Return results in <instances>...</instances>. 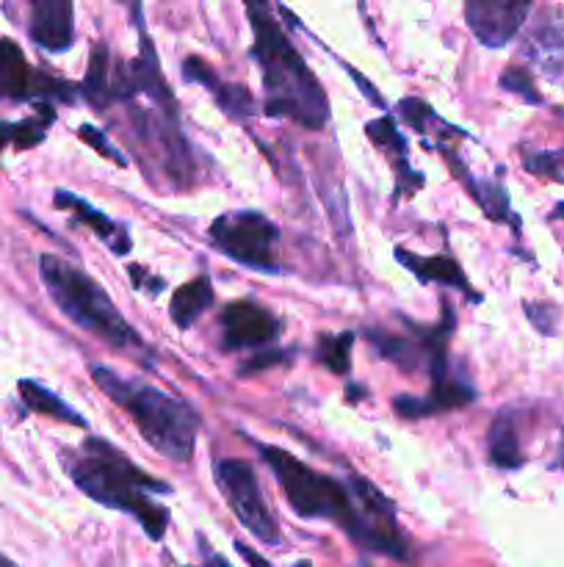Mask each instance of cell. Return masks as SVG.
Here are the masks:
<instances>
[{
  "mask_svg": "<svg viewBox=\"0 0 564 567\" xmlns=\"http://www.w3.org/2000/svg\"><path fill=\"white\" fill-rule=\"evenodd\" d=\"M66 474L77 491L103 507L133 515L149 540H160L169 526V513L155 502L171 491L166 482L144 474L133 460L108 441L88 437L77 452L66 454Z\"/></svg>",
  "mask_w": 564,
  "mask_h": 567,
  "instance_id": "cell-2",
  "label": "cell"
},
{
  "mask_svg": "<svg viewBox=\"0 0 564 567\" xmlns=\"http://www.w3.org/2000/svg\"><path fill=\"white\" fill-rule=\"evenodd\" d=\"M194 567H230V565H227V559L216 557V554H208V559H205V565H194Z\"/></svg>",
  "mask_w": 564,
  "mask_h": 567,
  "instance_id": "cell-33",
  "label": "cell"
},
{
  "mask_svg": "<svg viewBox=\"0 0 564 567\" xmlns=\"http://www.w3.org/2000/svg\"><path fill=\"white\" fill-rule=\"evenodd\" d=\"M213 282H210L208 275H199L194 277V280H188L186 286L177 288L175 293H171V321H175L180 330H188V327H194V321L199 319V316L205 313V310H210V305H213Z\"/></svg>",
  "mask_w": 564,
  "mask_h": 567,
  "instance_id": "cell-17",
  "label": "cell"
},
{
  "mask_svg": "<svg viewBox=\"0 0 564 567\" xmlns=\"http://www.w3.org/2000/svg\"><path fill=\"white\" fill-rule=\"evenodd\" d=\"M92 380L111 402L133 419L144 441L171 463L194 457L199 435V413L182 399L142 380L119 377L108 365H92Z\"/></svg>",
  "mask_w": 564,
  "mask_h": 567,
  "instance_id": "cell-4",
  "label": "cell"
},
{
  "mask_svg": "<svg viewBox=\"0 0 564 567\" xmlns=\"http://www.w3.org/2000/svg\"><path fill=\"white\" fill-rule=\"evenodd\" d=\"M39 275H42V282L44 288H48L50 299L55 302V308H59L72 324L92 332L94 338L105 341L108 347L122 349V352L144 349L138 332L122 319L114 299L105 293V288L100 286L92 275H86V271L77 269L75 264L50 252H44L42 258H39Z\"/></svg>",
  "mask_w": 564,
  "mask_h": 567,
  "instance_id": "cell-5",
  "label": "cell"
},
{
  "mask_svg": "<svg viewBox=\"0 0 564 567\" xmlns=\"http://www.w3.org/2000/svg\"><path fill=\"white\" fill-rule=\"evenodd\" d=\"M77 136H81L86 144H92V147L97 150V153L103 155V158L114 161L116 166H127V158H122L119 150H116L114 144H111L108 138H105V133H100L94 125H81V127H77Z\"/></svg>",
  "mask_w": 564,
  "mask_h": 567,
  "instance_id": "cell-26",
  "label": "cell"
},
{
  "mask_svg": "<svg viewBox=\"0 0 564 567\" xmlns=\"http://www.w3.org/2000/svg\"><path fill=\"white\" fill-rule=\"evenodd\" d=\"M53 203H55V208L70 210L72 219H75L77 225L88 227V230H92L94 236H97L100 241H103L114 255H119L122 258V255L130 252V233H127V227H122L119 221L111 219V216H105L103 210L94 208L88 199L59 188V192L53 194Z\"/></svg>",
  "mask_w": 564,
  "mask_h": 567,
  "instance_id": "cell-14",
  "label": "cell"
},
{
  "mask_svg": "<svg viewBox=\"0 0 564 567\" xmlns=\"http://www.w3.org/2000/svg\"><path fill=\"white\" fill-rule=\"evenodd\" d=\"M553 214H556V216H564V205H558V208L553 210Z\"/></svg>",
  "mask_w": 564,
  "mask_h": 567,
  "instance_id": "cell-35",
  "label": "cell"
},
{
  "mask_svg": "<svg viewBox=\"0 0 564 567\" xmlns=\"http://www.w3.org/2000/svg\"><path fill=\"white\" fill-rule=\"evenodd\" d=\"M182 78L208 89V92L213 94L216 103L221 105V111H224L227 116H232V120L243 122L247 116L254 114V109H258V105H254V97L247 92V86L224 83L216 75L213 66H208L202 59H197V55L186 59V64H182Z\"/></svg>",
  "mask_w": 564,
  "mask_h": 567,
  "instance_id": "cell-15",
  "label": "cell"
},
{
  "mask_svg": "<svg viewBox=\"0 0 564 567\" xmlns=\"http://www.w3.org/2000/svg\"><path fill=\"white\" fill-rule=\"evenodd\" d=\"M83 94L88 103L94 105H111L122 103V100L136 94V83H133L130 66L119 64L111 55L108 44H97L92 50V61H88V75L83 81Z\"/></svg>",
  "mask_w": 564,
  "mask_h": 567,
  "instance_id": "cell-12",
  "label": "cell"
},
{
  "mask_svg": "<svg viewBox=\"0 0 564 567\" xmlns=\"http://www.w3.org/2000/svg\"><path fill=\"white\" fill-rule=\"evenodd\" d=\"M0 567H20L17 563H11L9 557H6V554H0Z\"/></svg>",
  "mask_w": 564,
  "mask_h": 567,
  "instance_id": "cell-34",
  "label": "cell"
},
{
  "mask_svg": "<svg viewBox=\"0 0 564 567\" xmlns=\"http://www.w3.org/2000/svg\"><path fill=\"white\" fill-rule=\"evenodd\" d=\"M17 391H20V402L25 404L31 413L50 415L55 421H64V424L72 426H86V419H83L77 410H72L59 393H53L50 388H44L42 382L36 380H20L17 382Z\"/></svg>",
  "mask_w": 564,
  "mask_h": 567,
  "instance_id": "cell-18",
  "label": "cell"
},
{
  "mask_svg": "<svg viewBox=\"0 0 564 567\" xmlns=\"http://www.w3.org/2000/svg\"><path fill=\"white\" fill-rule=\"evenodd\" d=\"M352 343H354L352 332H341V336H321L315 354H318V360L326 365V369L335 371L337 377H346L348 371H352Z\"/></svg>",
  "mask_w": 564,
  "mask_h": 567,
  "instance_id": "cell-23",
  "label": "cell"
},
{
  "mask_svg": "<svg viewBox=\"0 0 564 567\" xmlns=\"http://www.w3.org/2000/svg\"><path fill=\"white\" fill-rule=\"evenodd\" d=\"M247 17L254 33L252 59L258 61L263 75V111L310 131H321L330 120V100L318 78L263 3L247 6Z\"/></svg>",
  "mask_w": 564,
  "mask_h": 567,
  "instance_id": "cell-3",
  "label": "cell"
},
{
  "mask_svg": "<svg viewBox=\"0 0 564 567\" xmlns=\"http://www.w3.org/2000/svg\"><path fill=\"white\" fill-rule=\"evenodd\" d=\"M420 343L409 341V338H401V336H385V332H368V343H374L376 349H379L382 358L393 360V363L398 365V369L404 371H412L415 365L420 363V352H429L431 347V332H420L418 338Z\"/></svg>",
  "mask_w": 564,
  "mask_h": 567,
  "instance_id": "cell-21",
  "label": "cell"
},
{
  "mask_svg": "<svg viewBox=\"0 0 564 567\" xmlns=\"http://www.w3.org/2000/svg\"><path fill=\"white\" fill-rule=\"evenodd\" d=\"M525 313H529V319L540 327V332L553 336V310L551 308H542V305H525Z\"/></svg>",
  "mask_w": 564,
  "mask_h": 567,
  "instance_id": "cell-29",
  "label": "cell"
},
{
  "mask_svg": "<svg viewBox=\"0 0 564 567\" xmlns=\"http://www.w3.org/2000/svg\"><path fill=\"white\" fill-rule=\"evenodd\" d=\"M529 3H509V0H470L464 3V20L473 37L484 48H503L518 37L529 17Z\"/></svg>",
  "mask_w": 564,
  "mask_h": 567,
  "instance_id": "cell-11",
  "label": "cell"
},
{
  "mask_svg": "<svg viewBox=\"0 0 564 567\" xmlns=\"http://www.w3.org/2000/svg\"><path fill=\"white\" fill-rule=\"evenodd\" d=\"M28 33L48 53H64L75 42V9L66 0H36L31 3Z\"/></svg>",
  "mask_w": 564,
  "mask_h": 567,
  "instance_id": "cell-13",
  "label": "cell"
},
{
  "mask_svg": "<svg viewBox=\"0 0 564 567\" xmlns=\"http://www.w3.org/2000/svg\"><path fill=\"white\" fill-rule=\"evenodd\" d=\"M501 86L506 89V92L523 97L525 103H531V105L542 103L540 94L534 92V81H531V75L523 70V66H509V70L501 75Z\"/></svg>",
  "mask_w": 564,
  "mask_h": 567,
  "instance_id": "cell-25",
  "label": "cell"
},
{
  "mask_svg": "<svg viewBox=\"0 0 564 567\" xmlns=\"http://www.w3.org/2000/svg\"><path fill=\"white\" fill-rule=\"evenodd\" d=\"M236 551H238V554H241V557H243V559H247V563H249V567H271L269 563H265V559H263V557H258V554H254V551H252V548H249V546H243V543H236Z\"/></svg>",
  "mask_w": 564,
  "mask_h": 567,
  "instance_id": "cell-31",
  "label": "cell"
},
{
  "mask_svg": "<svg viewBox=\"0 0 564 567\" xmlns=\"http://www.w3.org/2000/svg\"><path fill=\"white\" fill-rule=\"evenodd\" d=\"M398 114H401L404 122H407L409 127H415L418 133L426 131V122L435 120V111H431L424 100H415V97L401 100V103H398Z\"/></svg>",
  "mask_w": 564,
  "mask_h": 567,
  "instance_id": "cell-27",
  "label": "cell"
},
{
  "mask_svg": "<svg viewBox=\"0 0 564 567\" xmlns=\"http://www.w3.org/2000/svg\"><path fill=\"white\" fill-rule=\"evenodd\" d=\"M210 241L236 264L247 266V269L265 271V275H276V258L274 247L280 241V227L260 210H230L221 214L219 219L210 221L208 230Z\"/></svg>",
  "mask_w": 564,
  "mask_h": 567,
  "instance_id": "cell-6",
  "label": "cell"
},
{
  "mask_svg": "<svg viewBox=\"0 0 564 567\" xmlns=\"http://www.w3.org/2000/svg\"><path fill=\"white\" fill-rule=\"evenodd\" d=\"M523 166L534 175L551 177V181H564V150H545V153H525Z\"/></svg>",
  "mask_w": 564,
  "mask_h": 567,
  "instance_id": "cell-24",
  "label": "cell"
},
{
  "mask_svg": "<svg viewBox=\"0 0 564 567\" xmlns=\"http://www.w3.org/2000/svg\"><path fill=\"white\" fill-rule=\"evenodd\" d=\"M17 138V122H0V150L6 147V144H14Z\"/></svg>",
  "mask_w": 564,
  "mask_h": 567,
  "instance_id": "cell-32",
  "label": "cell"
},
{
  "mask_svg": "<svg viewBox=\"0 0 564 567\" xmlns=\"http://www.w3.org/2000/svg\"><path fill=\"white\" fill-rule=\"evenodd\" d=\"M258 452L299 518L332 520L357 546L396 559L407 557V537L398 526L396 507L370 482L354 474L348 480H332L269 443H258Z\"/></svg>",
  "mask_w": 564,
  "mask_h": 567,
  "instance_id": "cell-1",
  "label": "cell"
},
{
  "mask_svg": "<svg viewBox=\"0 0 564 567\" xmlns=\"http://www.w3.org/2000/svg\"><path fill=\"white\" fill-rule=\"evenodd\" d=\"M529 55L553 81H564V25H545L531 37Z\"/></svg>",
  "mask_w": 564,
  "mask_h": 567,
  "instance_id": "cell-20",
  "label": "cell"
},
{
  "mask_svg": "<svg viewBox=\"0 0 564 567\" xmlns=\"http://www.w3.org/2000/svg\"><path fill=\"white\" fill-rule=\"evenodd\" d=\"M293 358V349H285V352H280V349H274V352H263V354H252V358L247 360L243 365H238V377H252L258 374V371L269 369V365H282L288 363V360Z\"/></svg>",
  "mask_w": 564,
  "mask_h": 567,
  "instance_id": "cell-28",
  "label": "cell"
},
{
  "mask_svg": "<svg viewBox=\"0 0 564 567\" xmlns=\"http://www.w3.org/2000/svg\"><path fill=\"white\" fill-rule=\"evenodd\" d=\"M453 330V313L451 305H448V319L446 327H437L435 338H431V349H429V369H431V391L429 396L424 399H412V396H398L393 402L398 415L404 419H424V415H435V413H446V410L453 408H464L476 399L473 385H468L464 380H453L448 374V358H446V341Z\"/></svg>",
  "mask_w": 564,
  "mask_h": 567,
  "instance_id": "cell-8",
  "label": "cell"
},
{
  "mask_svg": "<svg viewBox=\"0 0 564 567\" xmlns=\"http://www.w3.org/2000/svg\"><path fill=\"white\" fill-rule=\"evenodd\" d=\"M53 97L70 100V92L61 81L36 72L28 64L25 53L14 39H0V97L9 100H31V97Z\"/></svg>",
  "mask_w": 564,
  "mask_h": 567,
  "instance_id": "cell-10",
  "label": "cell"
},
{
  "mask_svg": "<svg viewBox=\"0 0 564 567\" xmlns=\"http://www.w3.org/2000/svg\"><path fill=\"white\" fill-rule=\"evenodd\" d=\"M130 277H133V282H136V288L138 291H149L147 286H153V291L155 293H160L164 291V280H160V277H153V275H147V271L142 269V266H130Z\"/></svg>",
  "mask_w": 564,
  "mask_h": 567,
  "instance_id": "cell-30",
  "label": "cell"
},
{
  "mask_svg": "<svg viewBox=\"0 0 564 567\" xmlns=\"http://www.w3.org/2000/svg\"><path fill=\"white\" fill-rule=\"evenodd\" d=\"M213 480L221 491V498L243 529L252 532L260 543H269V546H276L282 540L280 526H276V518L265 504L252 465L243 463V460H219L213 465Z\"/></svg>",
  "mask_w": 564,
  "mask_h": 567,
  "instance_id": "cell-7",
  "label": "cell"
},
{
  "mask_svg": "<svg viewBox=\"0 0 564 567\" xmlns=\"http://www.w3.org/2000/svg\"><path fill=\"white\" fill-rule=\"evenodd\" d=\"M219 324L221 347L230 349V352L269 347L282 332L280 316H274L265 305L252 302V299H238V302L227 305L219 316Z\"/></svg>",
  "mask_w": 564,
  "mask_h": 567,
  "instance_id": "cell-9",
  "label": "cell"
},
{
  "mask_svg": "<svg viewBox=\"0 0 564 567\" xmlns=\"http://www.w3.org/2000/svg\"><path fill=\"white\" fill-rule=\"evenodd\" d=\"M365 133H368L370 142L376 144V147H382L385 153H390V158H396V166H398V181H409V188H420L424 186V181H420L418 172L409 169L407 164V142H404L401 133L396 131V122H393V116H382V120H374L365 125Z\"/></svg>",
  "mask_w": 564,
  "mask_h": 567,
  "instance_id": "cell-19",
  "label": "cell"
},
{
  "mask_svg": "<svg viewBox=\"0 0 564 567\" xmlns=\"http://www.w3.org/2000/svg\"><path fill=\"white\" fill-rule=\"evenodd\" d=\"M398 264L407 271H412L420 282H440V286L457 288V291L468 293L470 302H479V293L470 291V282L464 271L459 269L457 260L451 258H424V255H412L407 249H396Z\"/></svg>",
  "mask_w": 564,
  "mask_h": 567,
  "instance_id": "cell-16",
  "label": "cell"
},
{
  "mask_svg": "<svg viewBox=\"0 0 564 567\" xmlns=\"http://www.w3.org/2000/svg\"><path fill=\"white\" fill-rule=\"evenodd\" d=\"M490 460L492 465L498 468H506L514 471L523 465V452H520V443H518V430H514V421L509 415H498L490 426Z\"/></svg>",
  "mask_w": 564,
  "mask_h": 567,
  "instance_id": "cell-22",
  "label": "cell"
}]
</instances>
